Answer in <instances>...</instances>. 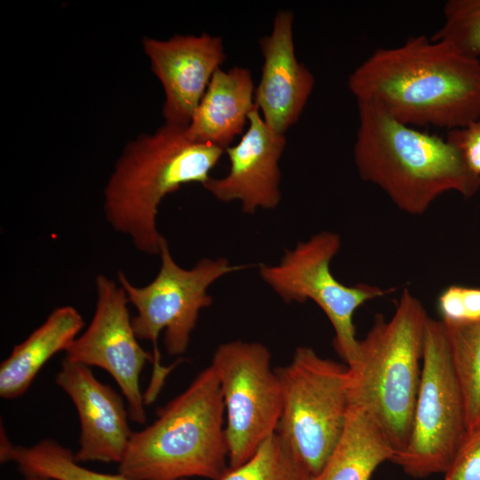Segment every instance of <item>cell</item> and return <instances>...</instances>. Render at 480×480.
<instances>
[{"label":"cell","instance_id":"6da1fadb","mask_svg":"<svg viewBox=\"0 0 480 480\" xmlns=\"http://www.w3.org/2000/svg\"><path fill=\"white\" fill-rule=\"evenodd\" d=\"M357 101L372 102L398 122L450 130L480 119V60L425 36L380 48L348 76Z\"/></svg>","mask_w":480,"mask_h":480},{"label":"cell","instance_id":"7a4b0ae2","mask_svg":"<svg viewBox=\"0 0 480 480\" xmlns=\"http://www.w3.org/2000/svg\"><path fill=\"white\" fill-rule=\"evenodd\" d=\"M354 161L359 176L378 186L402 212L420 215L441 195L472 196L480 177L446 140L404 124L379 106L357 101Z\"/></svg>","mask_w":480,"mask_h":480},{"label":"cell","instance_id":"3957f363","mask_svg":"<svg viewBox=\"0 0 480 480\" xmlns=\"http://www.w3.org/2000/svg\"><path fill=\"white\" fill-rule=\"evenodd\" d=\"M223 153L219 147L189 139L186 128L166 124L131 141L104 189L107 221L138 251L158 254L163 236L156 216L163 199L183 185L209 180Z\"/></svg>","mask_w":480,"mask_h":480},{"label":"cell","instance_id":"277c9868","mask_svg":"<svg viewBox=\"0 0 480 480\" xmlns=\"http://www.w3.org/2000/svg\"><path fill=\"white\" fill-rule=\"evenodd\" d=\"M225 405L212 364L157 409L155 421L132 432L118 473L132 480H219L228 470Z\"/></svg>","mask_w":480,"mask_h":480},{"label":"cell","instance_id":"5b68a950","mask_svg":"<svg viewBox=\"0 0 480 480\" xmlns=\"http://www.w3.org/2000/svg\"><path fill=\"white\" fill-rule=\"evenodd\" d=\"M428 318L404 288L391 319L375 316L348 365L349 404L364 409L380 426L395 450L393 461L410 437Z\"/></svg>","mask_w":480,"mask_h":480},{"label":"cell","instance_id":"8992f818","mask_svg":"<svg viewBox=\"0 0 480 480\" xmlns=\"http://www.w3.org/2000/svg\"><path fill=\"white\" fill-rule=\"evenodd\" d=\"M158 255L161 260L158 273L145 286H135L124 273H117L118 284L137 311L132 318L137 338L154 345L153 372L145 394L149 403L156 398L174 367V364L165 367L160 363L156 347L160 332H164V348L170 356L184 354L201 309L212 303L207 292L209 286L227 274L246 268L244 265H231L225 258H204L191 268H184L172 258L164 236Z\"/></svg>","mask_w":480,"mask_h":480},{"label":"cell","instance_id":"52a82bcc","mask_svg":"<svg viewBox=\"0 0 480 480\" xmlns=\"http://www.w3.org/2000/svg\"><path fill=\"white\" fill-rule=\"evenodd\" d=\"M275 370L282 389L276 432L316 476L348 420V367L320 356L310 347L300 346L289 364Z\"/></svg>","mask_w":480,"mask_h":480},{"label":"cell","instance_id":"ba28073f","mask_svg":"<svg viewBox=\"0 0 480 480\" xmlns=\"http://www.w3.org/2000/svg\"><path fill=\"white\" fill-rule=\"evenodd\" d=\"M467 431L464 399L444 328L429 317L409 441L393 462L412 477L444 473Z\"/></svg>","mask_w":480,"mask_h":480},{"label":"cell","instance_id":"9c48e42d","mask_svg":"<svg viewBox=\"0 0 480 480\" xmlns=\"http://www.w3.org/2000/svg\"><path fill=\"white\" fill-rule=\"evenodd\" d=\"M341 247L337 233L321 231L285 251L276 265L260 264L261 279L286 303L314 301L330 320L333 345L347 365L356 358L359 340L353 322L365 302L392 292L367 284L348 286L331 271V262Z\"/></svg>","mask_w":480,"mask_h":480},{"label":"cell","instance_id":"30bf717a","mask_svg":"<svg viewBox=\"0 0 480 480\" xmlns=\"http://www.w3.org/2000/svg\"><path fill=\"white\" fill-rule=\"evenodd\" d=\"M211 364L225 405L228 468H235L276 431L282 412L281 384L271 367L269 350L259 342L220 344Z\"/></svg>","mask_w":480,"mask_h":480},{"label":"cell","instance_id":"8fae6325","mask_svg":"<svg viewBox=\"0 0 480 480\" xmlns=\"http://www.w3.org/2000/svg\"><path fill=\"white\" fill-rule=\"evenodd\" d=\"M96 306L92 319L65 351V358L107 371L119 386L128 405L129 418L144 424L146 410L140 388L143 367L154 356L139 343L122 286L104 274L95 279Z\"/></svg>","mask_w":480,"mask_h":480},{"label":"cell","instance_id":"7c38bea8","mask_svg":"<svg viewBox=\"0 0 480 480\" xmlns=\"http://www.w3.org/2000/svg\"><path fill=\"white\" fill-rule=\"evenodd\" d=\"M142 44L164 91L165 124L187 128L213 74L226 60L222 39L202 33L166 40L146 37Z\"/></svg>","mask_w":480,"mask_h":480},{"label":"cell","instance_id":"4fadbf2b","mask_svg":"<svg viewBox=\"0 0 480 480\" xmlns=\"http://www.w3.org/2000/svg\"><path fill=\"white\" fill-rule=\"evenodd\" d=\"M285 144V136L270 129L254 105L241 140L224 150L228 172L219 179L210 177L202 186L221 202L240 201L244 213L274 209L281 199L278 163Z\"/></svg>","mask_w":480,"mask_h":480},{"label":"cell","instance_id":"5bb4252c","mask_svg":"<svg viewBox=\"0 0 480 480\" xmlns=\"http://www.w3.org/2000/svg\"><path fill=\"white\" fill-rule=\"evenodd\" d=\"M55 383L72 400L79 417V448L74 453L79 463H120L132 432L123 398L100 382L91 367L63 359Z\"/></svg>","mask_w":480,"mask_h":480},{"label":"cell","instance_id":"9a60e30c","mask_svg":"<svg viewBox=\"0 0 480 480\" xmlns=\"http://www.w3.org/2000/svg\"><path fill=\"white\" fill-rule=\"evenodd\" d=\"M293 13L280 10L271 33L259 40L264 61L254 103L266 124L284 135L294 124L312 92L315 79L294 52Z\"/></svg>","mask_w":480,"mask_h":480},{"label":"cell","instance_id":"2e32d148","mask_svg":"<svg viewBox=\"0 0 480 480\" xmlns=\"http://www.w3.org/2000/svg\"><path fill=\"white\" fill-rule=\"evenodd\" d=\"M251 72L243 67L213 74L186 132L189 139L226 149L248 124L254 107Z\"/></svg>","mask_w":480,"mask_h":480},{"label":"cell","instance_id":"e0dca14e","mask_svg":"<svg viewBox=\"0 0 480 480\" xmlns=\"http://www.w3.org/2000/svg\"><path fill=\"white\" fill-rule=\"evenodd\" d=\"M84 325L72 306L54 309L25 340L15 345L0 365V396L5 400L22 396L34 379L60 351H66Z\"/></svg>","mask_w":480,"mask_h":480},{"label":"cell","instance_id":"ac0fdd59","mask_svg":"<svg viewBox=\"0 0 480 480\" xmlns=\"http://www.w3.org/2000/svg\"><path fill=\"white\" fill-rule=\"evenodd\" d=\"M394 457L395 450L374 418L350 406L339 442L312 480H370L381 463Z\"/></svg>","mask_w":480,"mask_h":480},{"label":"cell","instance_id":"d6986e66","mask_svg":"<svg viewBox=\"0 0 480 480\" xmlns=\"http://www.w3.org/2000/svg\"><path fill=\"white\" fill-rule=\"evenodd\" d=\"M1 462L12 461L24 476L54 480H132L118 473H100L80 465L74 453L55 440L44 439L31 446L12 444L1 430Z\"/></svg>","mask_w":480,"mask_h":480},{"label":"cell","instance_id":"ffe728a7","mask_svg":"<svg viewBox=\"0 0 480 480\" xmlns=\"http://www.w3.org/2000/svg\"><path fill=\"white\" fill-rule=\"evenodd\" d=\"M443 325L469 430L480 424V320Z\"/></svg>","mask_w":480,"mask_h":480},{"label":"cell","instance_id":"44dd1931","mask_svg":"<svg viewBox=\"0 0 480 480\" xmlns=\"http://www.w3.org/2000/svg\"><path fill=\"white\" fill-rule=\"evenodd\" d=\"M305 463L276 431L244 464L228 468L219 480H312Z\"/></svg>","mask_w":480,"mask_h":480},{"label":"cell","instance_id":"7402d4cb","mask_svg":"<svg viewBox=\"0 0 480 480\" xmlns=\"http://www.w3.org/2000/svg\"><path fill=\"white\" fill-rule=\"evenodd\" d=\"M449 44L473 59L480 57V0H449L444 23L431 38Z\"/></svg>","mask_w":480,"mask_h":480},{"label":"cell","instance_id":"603a6c76","mask_svg":"<svg viewBox=\"0 0 480 480\" xmlns=\"http://www.w3.org/2000/svg\"><path fill=\"white\" fill-rule=\"evenodd\" d=\"M437 308L444 324L480 320V288L451 285L438 296Z\"/></svg>","mask_w":480,"mask_h":480},{"label":"cell","instance_id":"cb8c5ba5","mask_svg":"<svg viewBox=\"0 0 480 480\" xmlns=\"http://www.w3.org/2000/svg\"><path fill=\"white\" fill-rule=\"evenodd\" d=\"M444 480H480V424L467 431Z\"/></svg>","mask_w":480,"mask_h":480},{"label":"cell","instance_id":"d4e9b609","mask_svg":"<svg viewBox=\"0 0 480 480\" xmlns=\"http://www.w3.org/2000/svg\"><path fill=\"white\" fill-rule=\"evenodd\" d=\"M446 140L460 151L468 169L480 177V119L450 130Z\"/></svg>","mask_w":480,"mask_h":480},{"label":"cell","instance_id":"484cf974","mask_svg":"<svg viewBox=\"0 0 480 480\" xmlns=\"http://www.w3.org/2000/svg\"><path fill=\"white\" fill-rule=\"evenodd\" d=\"M23 480H54V479L38 476H24Z\"/></svg>","mask_w":480,"mask_h":480}]
</instances>
